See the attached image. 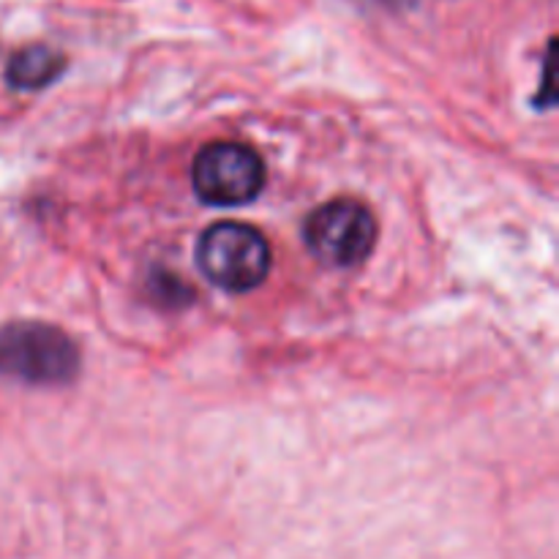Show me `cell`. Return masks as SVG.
I'll return each instance as SVG.
<instances>
[{"label": "cell", "instance_id": "cell-1", "mask_svg": "<svg viewBox=\"0 0 559 559\" xmlns=\"http://www.w3.org/2000/svg\"><path fill=\"white\" fill-rule=\"evenodd\" d=\"M80 347L49 322L20 320L0 328V377L25 385H71L80 374Z\"/></svg>", "mask_w": 559, "mask_h": 559}, {"label": "cell", "instance_id": "cell-7", "mask_svg": "<svg viewBox=\"0 0 559 559\" xmlns=\"http://www.w3.org/2000/svg\"><path fill=\"white\" fill-rule=\"evenodd\" d=\"M551 47H555V41L549 44V52H546V58H544V96L535 98V107H544V109L551 107L557 98L555 82H551Z\"/></svg>", "mask_w": 559, "mask_h": 559}, {"label": "cell", "instance_id": "cell-3", "mask_svg": "<svg viewBox=\"0 0 559 559\" xmlns=\"http://www.w3.org/2000/svg\"><path fill=\"white\" fill-rule=\"evenodd\" d=\"M304 240L311 254L331 267H355L377 243V218L355 197L325 202L304 224Z\"/></svg>", "mask_w": 559, "mask_h": 559}, {"label": "cell", "instance_id": "cell-5", "mask_svg": "<svg viewBox=\"0 0 559 559\" xmlns=\"http://www.w3.org/2000/svg\"><path fill=\"white\" fill-rule=\"evenodd\" d=\"M63 69L66 58L58 49L47 47V44H31L11 55L9 66H5V80L16 91H41V87L52 85L63 74Z\"/></svg>", "mask_w": 559, "mask_h": 559}, {"label": "cell", "instance_id": "cell-8", "mask_svg": "<svg viewBox=\"0 0 559 559\" xmlns=\"http://www.w3.org/2000/svg\"><path fill=\"white\" fill-rule=\"evenodd\" d=\"M355 3L377 5V9H388V11H404V9H413L418 0H355Z\"/></svg>", "mask_w": 559, "mask_h": 559}, {"label": "cell", "instance_id": "cell-6", "mask_svg": "<svg viewBox=\"0 0 559 559\" xmlns=\"http://www.w3.org/2000/svg\"><path fill=\"white\" fill-rule=\"evenodd\" d=\"M153 293H156V298L164 300L167 306H173V300H178V304L183 306L186 300L191 298V289L183 287V284L178 282V276H173V273H162V276L153 278Z\"/></svg>", "mask_w": 559, "mask_h": 559}, {"label": "cell", "instance_id": "cell-4", "mask_svg": "<svg viewBox=\"0 0 559 559\" xmlns=\"http://www.w3.org/2000/svg\"><path fill=\"white\" fill-rule=\"evenodd\" d=\"M267 173L260 153L240 142H211L191 164V186L207 205L238 207L254 200Z\"/></svg>", "mask_w": 559, "mask_h": 559}, {"label": "cell", "instance_id": "cell-2", "mask_svg": "<svg viewBox=\"0 0 559 559\" xmlns=\"http://www.w3.org/2000/svg\"><path fill=\"white\" fill-rule=\"evenodd\" d=\"M271 265L265 235L243 222H216L197 240V267L224 293H251L265 282Z\"/></svg>", "mask_w": 559, "mask_h": 559}]
</instances>
